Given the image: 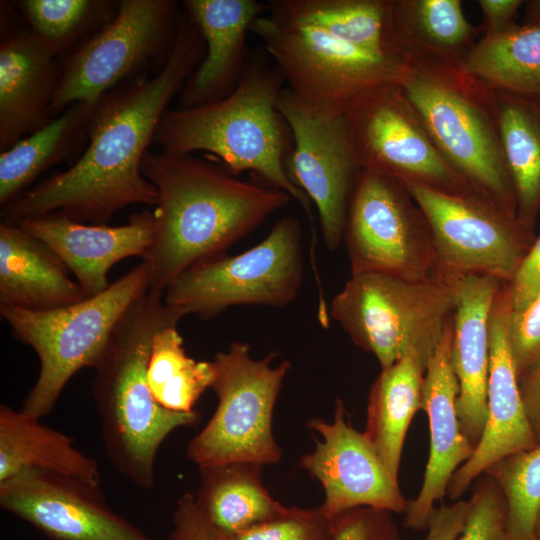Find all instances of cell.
<instances>
[{
    "instance_id": "cell-16",
    "label": "cell",
    "mask_w": 540,
    "mask_h": 540,
    "mask_svg": "<svg viewBox=\"0 0 540 540\" xmlns=\"http://www.w3.org/2000/svg\"><path fill=\"white\" fill-rule=\"evenodd\" d=\"M100 486L26 470L0 482V505L50 540H152L106 503Z\"/></svg>"
},
{
    "instance_id": "cell-5",
    "label": "cell",
    "mask_w": 540,
    "mask_h": 540,
    "mask_svg": "<svg viewBox=\"0 0 540 540\" xmlns=\"http://www.w3.org/2000/svg\"><path fill=\"white\" fill-rule=\"evenodd\" d=\"M405 64L398 84L444 159L473 191L516 217L514 187L495 116L494 89L460 65L428 60Z\"/></svg>"
},
{
    "instance_id": "cell-25",
    "label": "cell",
    "mask_w": 540,
    "mask_h": 540,
    "mask_svg": "<svg viewBox=\"0 0 540 540\" xmlns=\"http://www.w3.org/2000/svg\"><path fill=\"white\" fill-rule=\"evenodd\" d=\"M26 470L71 476L100 486L97 462L73 445V438L24 411L0 406V482Z\"/></svg>"
},
{
    "instance_id": "cell-33",
    "label": "cell",
    "mask_w": 540,
    "mask_h": 540,
    "mask_svg": "<svg viewBox=\"0 0 540 540\" xmlns=\"http://www.w3.org/2000/svg\"><path fill=\"white\" fill-rule=\"evenodd\" d=\"M215 378L212 361L186 355L177 326H168L153 337L147 379L155 401L176 412H191Z\"/></svg>"
},
{
    "instance_id": "cell-45",
    "label": "cell",
    "mask_w": 540,
    "mask_h": 540,
    "mask_svg": "<svg viewBox=\"0 0 540 540\" xmlns=\"http://www.w3.org/2000/svg\"><path fill=\"white\" fill-rule=\"evenodd\" d=\"M523 25H540V0L524 1Z\"/></svg>"
},
{
    "instance_id": "cell-35",
    "label": "cell",
    "mask_w": 540,
    "mask_h": 540,
    "mask_svg": "<svg viewBox=\"0 0 540 540\" xmlns=\"http://www.w3.org/2000/svg\"><path fill=\"white\" fill-rule=\"evenodd\" d=\"M483 474L496 481L505 497L508 540H535L540 511V442L501 458Z\"/></svg>"
},
{
    "instance_id": "cell-22",
    "label": "cell",
    "mask_w": 540,
    "mask_h": 540,
    "mask_svg": "<svg viewBox=\"0 0 540 540\" xmlns=\"http://www.w3.org/2000/svg\"><path fill=\"white\" fill-rule=\"evenodd\" d=\"M0 42V150L47 124L61 59L29 27H5Z\"/></svg>"
},
{
    "instance_id": "cell-27",
    "label": "cell",
    "mask_w": 540,
    "mask_h": 540,
    "mask_svg": "<svg viewBox=\"0 0 540 540\" xmlns=\"http://www.w3.org/2000/svg\"><path fill=\"white\" fill-rule=\"evenodd\" d=\"M425 370L422 361L409 353L381 368L369 392L364 434L397 480L408 428L422 410Z\"/></svg>"
},
{
    "instance_id": "cell-28",
    "label": "cell",
    "mask_w": 540,
    "mask_h": 540,
    "mask_svg": "<svg viewBox=\"0 0 540 540\" xmlns=\"http://www.w3.org/2000/svg\"><path fill=\"white\" fill-rule=\"evenodd\" d=\"M266 3L267 15L272 18L315 26L374 54L401 57L393 37V0H270Z\"/></svg>"
},
{
    "instance_id": "cell-43",
    "label": "cell",
    "mask_w": 540,
    "mask_h": 540,
    "mask_svg": "<svg viewBox=\"0 0 540 540\" xmlns=\"http://www.w3.org/2000/svg\"><path fill=\"white\" fill-rule=\"evenodd\" d=\"M477 3L482 11V23L478 27L480 38H490L500 35L516 25L515 17L524 1L479 0Z\"/></svg>"
},
{
    "instance_id": "cell-12",
    "label": "cell",
    "mask_w": 540,
    "mask_h": 540,
    "mask_svg": "<svg viewBox=\"0 0 540 540\" xmlns=\"http://www.w3.org/2000/svg\"><path fill=\"white\" fill-rule=\"evenodd\" d=\"M343 240L351 274L417 280L433 273L427 218L405 183L388 174L362 169L348 203Z\"/></svg>"
},
{
    "instance_id": "cell-14",
    "label": "cell",
    "mask_w": 540,
    "mask_h": 540,
    "mask_svg": "<svg viewBox=\"0 0 540 540\" xmlns=\"http://www.w3.org/2000/svg\"><path fill=\"white\" fill-rule=\"evenodd\" d=\"M343 114L362 169L447 194L476 193L444 159L398 83L359 93Z\"/></svg>"
},
{
    "instance_id": "cell-44",
    "label": "cell",
    "mask_w": 540,
    "mask_h": 540,
    "mask_svg": "<svg viewBox=\"0 0 540 540\" xmlns=\"http://www.w3.org/2000/svg\"><path fill=\"white\" fill-rule=\"evenodd\" d=\"M524 406L540 442V366L519 381Z\"/></svg>"
},
{
    "instance_id": "cell-6",
    "label": "cell",
    "mask_w": 540,
    "mask_h": 540,
    "mask_svg": "<svg viewBox=\"0 0 540 540\" xmlns=\"http://www.w3.org/2000/svg\"><path fill=\"white\" fill-rule=\"evenodd\" d=\"M458 280L437 273L417 280L351 274L332 300L330 315L381 368L409 353L427 367L453 321Z\"/></svg>"
},
{
    "instance_id": "cell-7",
    "label": "cell",
    "mask_w": 540,
    "mask_h": 540,
    "mask_svg": "<svg viewBox=\"0 0 540 540\" xmlns=\"http://www.w3.org/2000/svg\"><path fill=\"white\" fill-rule=\"evenodd\" d=\"M150 277V266L142 260L102 293L69 306L33 311L0 305L13 336L40 361L22 411L41 419L52 410L70 379L94 366L121 316L149 291Z\"/></svg>"
},
{
    "instance_id": "cell-32",
    "label": "cell",
    "mask_w": 540,
    "mask_h": 540,
    "mask_svg": "<svg viewBox=\"0 0 540 540\" xmlns=\"http://www.w3.org/2000/svg\"><path fill=\"white\" fill-rule=\"evenodd\" d=\"M460 66L493 89L540 98V25L480 38Z\"/></svg>"
},
{
    "instance_id": "cell-36",
    "label": "cell",
    "mask_w": 540,
    "mask_h": 540,
    "mask_svg": "<svg viewBox=\"0 0 540 540\" xmlns=\"http://www.w3.org/2000/svg\"><path fill=\"white\" fill-rule=\"evenodd\" d=\"M221 537L222 540H333L332 516L321 506L291 507L274 519Z\"/></svg>"
},
{
    "instance_id": "cell-3",
    "label": "cell",
    "mask_w": 540,
    "mask_h": 540,
    "mask_svg": "<svg viewBox=\"0 0 540 540\" xmlns=\"http://www.w3.org/2000/svg\"><path fill=\"white\" fill-rule=\"evenodd\" d=\"M185 315L148 291L124 312L92 367V395L106 455L138 488L155 484L157 452L174 430L199 422L198 410L176 412L158 404L147 379L153 337Z\"/></svg>"
},
{
    "instance_id": "cell-38",
    "label": "cell",
    "mask_w": 540,
    "mask_h": 540,
    "mask_svg": "<svg viewBox=\"0 0 540 540\" xmlns=\"http://www.w3.org/2000/svg\"><path fill=\"white\" fill-rule=\"evenodd\" d=\"M508 338L520 381L540 366V293L522 312H510Z\"/></svg>"
},
{
    "instance_id": "cell-9",
    "label": "cell",
    "mask_w": 540,
    "mask_h": 540,
    "mask_svg": "<svg viewBox=\"0 0 540 540\" xmlns=\"http://www.w3.org/2000/svg\"><path fill=\"white\" fill-rule=\"evenodd\" d=\"M303 271L301 226L287 216L254 247L187 268L169 284L164 300L204 319L235 305L282 307L296 298Z\"/></svg>"
},
{
    "instance_id": "cell-18",
    "label": "cell",
    "mask_w": 540,
    "mask_h": 540,
    "mask_svg": "<svg viewBox=\"0 0 540 540\" xmlns=\"http://www.w3.org/2000/svg\"><path fill=\"white\" fill-rule=\"evenodd\" d=\"M510 312L509 285L504 283L490 315L486 422L472 455L455 471L447 486L446 495L451 501L460 500L474 481L496 461L539 443L524 406L509 345Z\"/></svg>"
},
{
    "instance_id": "cell-30",
    "label": "cell",
    "mask_w": 540,
    "mask_h": 540,
    "mask_svg": "<svg viewBox=\"0 0 540 540\" xmlns=\"http://www.w3.org/2000/svg\"><path fill=\"white\" fill-rule=\"evenodd\" d=\"M494 92L500 141L515 192L516 217L534 232L540 213V98Z\"/></svg>"
},
{
    "instance_id": "cell-20",
    "label": "cell",
    "mask_w": 540,
    "mask_h": 540,
    "mask_svg": "<svg viewBox=\"0 0 540 540\" xmlns=\"http://www.w3.org/2000/svg\"><path fill=\"white\" fill-rule=\"evenodd\" d=\"M17 224L45 243L77 279L86 298L109 287L108 273L119 261L141 256L153 243L154 212L131 215L121 226L86 224L58 213L26 218Z\"/></svg>"
},
{
    "instance_id": "cell-21",
    "label": "cell",
    "mask_w": 540,
    "mask_h": 540,
    "mask_svg": "<svg viewBox=\"0 0 540 540\" xmlns=\"http://www.w3.org/2000/svg\"><path fill=\"white\" fill-rule=\"evenodd\" d=\"M182 9L200 32L205 56L179 92L178 109L219 101L239 84L247 66L246 38L267 12L256 0H185Z\"/></svg>"
},
{
    "instance_id": "cell-1",
    "label": "cell",
    "mask_w": 540,
    "mask_h": 540,
    "mask_svg": "<svg viewBox=\"0 0 540 540\" xmlns=\"http://www.w3.org/2000/svg\"><path fill=\"white\" fill-rule=\"evenodd\" d=\"M205 50L200 32L182 9L164 65L152 77H138L106 93L92 110L81 157L2 207L1 221L17 223L58 213L77 222L106 225L128 205L156 206L158 191L143 176L141 162L168 104Z\"/></svg>"
},
{
    "instance_id": "cell-40",
    "label": "cell",
    "mask_w": 540,
    "mask_h": 540,
    "mask_svg": "<svg viewBox=\"0 0 540 540\" xmlns=\"http://www.w3.org/2000/svg\"><path fill=\"white\" fill-rule=\"evenodd\" d=\"M169 540H222L219 531L199 509L195 495L183 494L177 501Z\"/></svg>"
},
{
    "instance_id": "cell-10",
    "label": "cell",
    "mask_w": 540,
    "mask_h": 540,
    "mask_svg": "<svg viewBox=\"0 0 540 540\" xmlns=\"http://www.w3.org/2000/svg\"><path fill=\"white\" fill-rule=\"evenodd\" d=\"M181 10L171 0H121L114 18L61 60L52 106L58 116L76 102L92 109L109 91L163 65L174 45Z\"/></svg>"
},
{
    "instance_id": "cell-4",
    "label": "cell",
    "mask_w": 540,
    "mask_h": 540,
    "mask_svg": "<svg viewBox=\"0 0 540 540\" xmlns=\"http://www.w3.org/2000/svg\"><path fill=\"white\" fill-rule=\"evenodd\" d=\"M264 51L247 62L225 98L188 109H167L153 137L161 151L215 155L233 175L250 171L296 200L312 219L310 199L290 180L292 136L277 108L285 79Z\"/></svg>"
},
{
    "instance_id": "cell-23",
    "label": "cell",
    "mask_w": 540,
    "mask_h": 540,
    "mask_svg": "<svg viewBox=\"0 0 540 540\" xmlns=\"http://www.w3.org/2000/svg\"><path fill=\"white\" fill-rule=\"evenodd\" d=\"M503 284L485 275L465 276L457 283L451 360L459 384L457 411L461 428L474 448L487 416L490 315Z\"/></svg>"
},
{
    "instance_id": "cell-15",
    "label": "cell",
    "mask_w": 540,
    "mask_h": 540,
    "mask_svg": "<svg viewBox=\"0 0 540 540\" xmlns=\"http://www.w3.org/2000/svg\"><path fill=\"white\" fill-rule=\"evenodd\" d=\"M277 108L292 136L288 176L315 204L326 246L335 250L362 171L343 111L314 105L289 87L282 89Z\"/></svg>"
},
{
    "instance_id": "cell-2",
    "label": "cell",
    "mask_w": 540,
    "mask_h": 540,
    "mask_svg": "<svg viewBox=\"0 0 540 540\" xmlns=\"http://www.w3.org/2000/svg\"><path fill=\"white\" fill-rule=\"evenodd\" d=\"M141 172L158 191L155 237L142 257L150 266L152 292L164 293L190 266L225 254L291 199L193 154L148 150Z\"/></svg>"
},
{
    "instance_id": "cell-39",
    "label": "cell",
    "mask_w": 540,
    "mask_h": 540,
    "mask_svg": "<svg viewBox=\"0 0 540 540\" xmlns=\"http://www.w3.org/2000/svg\"><path fill=\"white\" fill-rule=\"evenodd\" d=\"M333 540H404L393 513L358 507L332 516Z\"/></svg>"
},
{
    "instance_id": "cell-42",
    "label": "cell",
    "mask_w": 540,
    "mask_h": 540,
    "mask_svg": "<svg viewBox=\"0 0 540 540\" xmlns=\"http://www.w3.org/2000/svg\"><path fill=\"white\" fill-rule=\"evenodd\" d=\"M468 500L436 506L429 517L424 540H456L468 513Z\"/></svg>"
},
{
    "instance_id": "cell-8",
    "label": "cell",
    "mask_w": 540,
    "mask_h": 540,
    "mask_svg": "<svg viewBox=\"0 0 540 540\" xmlns=\"http://www.w3.org/2000/svg\"><path fill=\"white\" fill-rule=\"evenodd\" d=\"M275 352L253 359L244 342H232L212 363L211 388L218 405L206 426L186 447L187 457L199 467L247 462L276 464L282 451L272 432V416L291 363L273 367Z\"/></svg>"
},
{
    "instance_id": "cell-19",
    "label": "cell",
    "mask_w": 540,
    "mask_h": 540,
    "mask_svg": "<svg viewBox=\"0 0 540 540\" xmlns=\"http://www.w3.org/2000/svg\"><path fill=\"white\" fill-rule=\"evenodd\" d=\"M453 321L428 361L422 389V410L429 422V456L422 486L414 499L408 500L404 527L421 531L436 503L446 496L447 486L455 471L466 462L474 446L463 433L457 399L459 384L451 360Z\"/></svg>"
},
{
    "instance_id": "cell-29",
    "label": "cell",
    "mask_w": 540,
    "mask_h": 540,
    "mask_svg": "<svg viewBox=\"0 0 540 540\" xmlns=\"http://www.w3.org/2000/svg\"><path fill=\"white\" fill-rule=\"evenodd\" d=\"M199 468L196 503L222 536L274 519L289 508L263 485L261 465L231 462Z\"/></svg>"
},
{
    "instance_id": "cell-34",
    "label": "cell",
    "mask_w": 540,
    "mask_h": 540,
    "mask_svg": "<svg viewBox=\"0 0 540 540\" xmlns=\"http://www.w3.org/2000/svg\"><path fill=\"white\" fill-rule=\"evenodd\" d=\"M18 7L32 32L61 60L116 15L118 2L23 0Z\"/></svg>"
},
{
    "instance_id": "cell-24",
    "label": "cell",
    "mask_w": 540,
    "mask_h": 540,
    "mask_svg": "<svg viewBox=\"0 0 540 540\" xmlns=\"http://www.w3.org/2000/svg\"><path fill=\"white\" fill-rule=\"evenodd\" d=\"M86 299L62 260L15 223H0V305L43 311Z\"/></svg>"
},
{
    "instance_id": "cell-31",
    "label": "cell",
    "mask_w": 540,
    "mask_h": 540,
    "mask_svg": "<svg viewBox=\"0 0 540 540\" xmlns=\"http://www.w3.org/2000/svg\"><path fill=\"white\" fill-rule=\"evenodd\" d=\"M92 108L84 102L67 107L47 124L0 154V204H10L44 171L65 160L87 140Z\"/></svg>"
},
{
    "instance_id": "cell-46",
    "label": "cell",
    "mask_w": 540,
    "mask_h": 540,
    "mask_svg": "<svg viewBox=\"0 0 540 540\" xmlns=\"http://www.w3.org/2000/svg\"><path fill=\"white\" fill-rule=\"evenodd\" d=\"M534 535L535 540H540V511L536 520Z\"/></svg>"
},
{
    "instance_id": "cell-26",
    "label": "cell",
    "mask_w": 540,
    "mask_h": 540,
    "mask_svg": "<svg viewBox=\"0 0 540 540\" xmlns=\"http://www.w3.org/2000/svg\"><path fill=\"white\" fill-rule=\"evenodd\" d=\"M393 37L405 61L461 65L480 33L460 0H393Z\"/></svg>"
},
{
    "instance_id": "cell-11",
    "label": "cell",
    "mask_w": 540,
    "mask_h": 540,
    "mask_svg": "<svg viewBox=\"0 0 540 540\" xmlns=\"http://www.w3.org/2000/svg\"><path fill=\"white\" fill-rule=\"evenodd\" d=\"M250 32L282 73L292 91L321 108L343 111L359 93L399 83L405 61L347 43L326 31L294 21L258 17Z\"/></svg>"
},
{
    "instance_id": "cell-41",
    "label": "cell",
    "mask_w": 540,
    "mask_h": 540,
    "mask_svg": "<svg viewBox=\"0 0 540 540\" xmlns=\"http://www.w3.org/2000/svg\"><path fill=\"white\" fill-rule=\"evenodd\" d=\"M509 285L511 312H522L540 293V234Z\"/></svg>"
},
{
    "instance_id": "cell-13",
    "label": "cell",
    "mask_w": 540,
    "mask_h": 540,
    "mask_svg": "<svg viewBox=\"0 0 540 540\" xmlns=\"http://www.w3.org/2000/svg\"><path fill=\"white\" fill-rule=\"evenodd\" d=\"M405 185L431 229L433 273L513 281L536 239L534 232L477 193L453 195L414 183Z\"/></svg>"
},
{
    "instance_id": "cell-37",
    "label": "cell",
    "mask_w": 540,
    "mask_h": 540,
    "mask_svg": "<svg viewBox=\"0 0 540 540\" xmlns=\"http://www.w3.org/2000/svg\"><path fill=\"white\" fill-rule=\"evenodd\" d=\"M473 484L466 520L456 540H508L507 505L499 485L486 474Z\"/></svg>"
},
{
    "instance_id": "cell-17",
    "label": "cell",
    "mask_w": 540,
    "mask_h": 540,
    "mask_svg": "<svg viewBox=\"0 0 540 540\" xmlns=\"http://www.w3.org/2000/svg\"><path fill=\"white\" fill-rule=\"evenodd\" d=\"M345 407L338 399L331 422L311 419L308 427L318 432L312 452L303 455L300 466L318 480L324 490L321 508L330 516L358 507L404 513L405 499L364 432L345 419Z\"/></svg>"
}]
</instances>
